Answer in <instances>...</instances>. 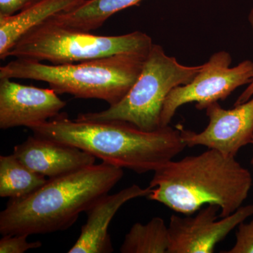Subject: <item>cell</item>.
Instances as JSON below:
<instances>
[{"label":"cell","mask_w":253,"mask_h":253,"mask_svg":"<svg viewBox=\"0 0 253 253\" xmlns=\"http://www.w3.org/2000/svg\"><path fill=\"white\" fill-rule=\"evenodd\" d=\"M29 129L35 135L79 148L138 174L155 172L186 147L181 129L169 126L148 131L122 121L71 120L65 113Z\"/></svg>","instance_id":"1"},{"label":"cell","mask_w":253,"mask_h":253,"mask_svg":"<svg viewBox=\"0 0 253 253\" xmlns=\"http://www.w3.org/2000/svg\"><path fill=\"white\" fill-rule=\"evenodd\" d=\"M66 106L51 89L25 85L0 78V128L30 126L59 116Z\"/></svg>","instance_id":"10"},{"label":"cell","mask_w":253,"mask_h":253,"mask_svg":"<svg viewBox=\"0 0 253 253\" xmlns=\"http://www.w3.org/2000/svg\"><path fill=\"white\" fill-rule=\"evenodd\" d=\"M147 55L116 54L60 65L16 59L0 67V78L45 82L58 94L103 100L113 106L122 100L134 84Z\"/></svg>","instance_id":"4"},{"label":"cell","mask_w":253,"mask_h":253,"mask_svg":"<svg viewBox=\"0 0 253 253\" xmlns=\"http://www.w3.org/2000/svg\"><path fill=\"white\" fill-rule=\"evenodd\" d=\"M249 21L250 22V24H251V28H252L253 33V8L252 10H251V12H250L249 16ZM253 96V81L251 82V83H250L249 85L248 86V87L245 89L244 92L242 93L240 96L239 98H238L237 100H236L235 104L234 106H237V105L244 104V103L246 102V101H249L251 98H252Z\"/></svg>","instance_id":"20"},{"label":"cell","mask_w":253,"mask_h":253,"mask_svg":"<svg viewBox=\"0 0 253 253\" xmlns=\"http://www.w3.org/2000/svg\"><path fill=\"white\" fill-rule=\"evenodd\" d=\"M252 184L251 172L236 157L208 149L172 160L155 171L147 197L186 215L216 205L220 208L219 217H225L242 206Z\"/></svg>","instance_id":"3"},{"label":"cell","mask_w":253,"mask_h":253,"mask_svg":"<svg viewBox=\"0 0 253 253\" xmlns=\"http://www.w3.org/2000/svg\"><path fill=\"white\" fill-rule=\"evenodd\" d=\"M227 253H253V219L241 223L236 233V243Z\"/></svg>","instance_id":"18"},{"label":"cell","mask_w":253,"mask_h":253,"mask_svg":"<svg viewBox=\"0 0 253 253\" xmlns=\"http://www.w3.org/2000/svg\"><path fill=\"white\" fill-rule=\"evenodd\" d=\"M201 66H184L165 53L163 46L153 44L140 75L122 100L100 112L81 113L80 121L130 123L142 130H157L168 95L174 88L191 83Z\"/></svg>","instance_id":"6"},{"label":"cell","mask_w":253,"mask_h":253,"mask_svg":"<svg viewBox=\"0 0 253 253\" xmlns=\"http://www.w3.org/2000/svg\"><path fill=\"white\" fill-rule=\"evenodd\" d=\"M123 169L102 162L49 178L31 194L9 199L0 213L2 235L65 231L122 179Z\"/></svg>","instance_id":"2"},{"label":"cell","mask_w":253,"mask_h":253,"mask_svg":"<svg viewBox=\"0 0 253 253\" xmlns=\"http://www.w3.org/2000/svg\"><path fill=\"white\" fill-rule=\"evenodd\" d=\"M45 176L32 170L14 154L0 156V196L20 199L46 182Z\"/></svg>","instance_id":"15"},{"label":"cell","mask_w":253,"mask_h":253,"mask_svg":"<svg viewBox=\"0 0 253 253\" xmlns=\"http://www.w3.org/2000/svg\"><path fill=\"white\" fill-rule=\"evenodd\" d=\"M251 164L253 165V158H252V160H251Z\"/></svg>","instance_id":"21"},{"label":"cell","mask_w":253,"mask_h":253,"mask_svg":"<svg viewBox=\"0 0 253 253\" xmlns=\"http://www.w3.org/2000/svg\"><path fill=\"white\" fill-rule=\"evenodd\" d=\"M84 0H41L6 18H0V59L9 57L11 48L33 28L55 15L76 9Z\"/></svg>","instance_id":"13"},{"label":"cell","mask_w":253,"mask_h":253,"mask_svg":"<svg viewBox=\"0 0 253 253\" xmlns=\"http://www.w3.org/2000/svg\"><path fill=\"white\" fill-rule=\"evenodd\" d=\"M13 154L32 170L49 179L92 166L96 160L79 148L35 134L16 145Z\"/></svg>","instance_id":"11"},{"label":"cell","mask_w":253,"mask_h":253,"mask_svg":"<svg viewBox=\"0 0 253 253\" xmlns=\"http://www.w3.org/2000/svg\"><path fill=\"white\" fill-rule=\"evenodd\" d=\"M151 189L133 184L116 194L105 195L87 211L86 223L68 253H111L113 252L109 232L110 223L120 208L128 201L149 196Z\"/></svg>","instance_id":"12"},{"label":"cell","mask_w":253,"mask_h":253,"mask_svg":"<svg viewBox=\"0 0 253 253\" xmlns=\"http://www.w3.org/2000/svg\"><path fill=\"white\" fill-rule=\"evenodd\" d=\"M27 235H3L0 240V253H23L29 250L39 249L42 244L40 241L28 242Z\"/></svg>","instance_id":"17"},{"label":"cell","mask_w":253,"mask_h":253,"mask_svg":"<svg viewBox=\"0 0 253 253\" xmlns=\"http://www.w3.org/2000/svg\"><path fill=\"white\" fill-rule=\"evenodd\" d=\"M142 0H84L76 9L55 15L56 22L78 31H94L113 14L131 6L139 5Z\"/></svg>","instance_id":"14"},{"label":"cell","mask_w":253,"mask_h":253,"mask_svg":"<svg viewBox=\"0 0 253 253\" xmlns=\"http://www.w3.org/2000/svg\"><path fill=\"white\" fill-rule=\"evenodd\" d=\"M208 126L201 132L181 129L186 146H204L217 150L227 156L236 157L246 145L251 144L253 136V96L249 101L224 109L218 102L207 106Z\"/></svg>","instance_id":"9"},{"label":"cell","mask_w":253,"mask_h":253,"mask_svg":"<svg viewBox=\"0 0 253 253\" xmlns=\"http://www.w3.org/2000/svg\"><path fill=\"white\" fill-rule=\"evenodd\" d=\"M251 144H253V136L252 141H251Z\"/></svg>","instance_id":"22"},{"label":"cell","mask_w":253,"mask_h":253,"mask_svg":"<svg viewBox=\"0 0 253 253\" xmlns=\"http://www.w3.org/2000/svg\"><path fill=\"white\" fill-rule=\"evenodd\" d=\"M231 56L226 51L213 54L191 83L174 88L165 101L161 113V127L169 126L176 111L183 105L196 103L205 110L212 103L226 99L236 89L253 80V62L244 61L230 67Z\"/></svg>","instance_id":"7"},{"label":"cell","mask_w":253,"mask_h":253,"mask_svg":"<svg viewBox=\"0 0 253 253\" xmlns=\"http://www.w3.org/2000/svg\"><path fill=\"white\" fill-rule=\"evenodd\" d=\"M169 229L164 219L152 218L146 224L136 222L126 234L120 251L122 253H168Z\"/></svg>","instance_id":"16"},{"label":"cell","mask_w":253,"mask_h":253,"mask_svg":"<svg viewBox=\"0 0 253 253\" xmlns=\"http://www.w3.org/2000/svg\"><path fill=\"white\" fill-rule=\"evenodd\" d=\"M153 44L151 37L142 32L97 36L66 27L51 17L21 37L8 56L68 64L116 54H148Z\"/></svg>","instance_id":"5"},{"label":"cell","mask_w":253,"mask_h":253,"mask_svg":"<svg viewBox=\"0 0 253 253\" xmlns=\"http://www.w3.org/2000/svg\"><path fill=\"white\" fill-rule=\"evenodd\" d=\"M220 208L207 205L194 216L169 219V245L168 253H212L215 246L241 223L253 215V204L241 206L235 212L218 219Z\"/></svg>","instance_id":"8"},{"label":"cell","mask_w":253,"mask_h":253,"mask_svg":"<svg viewBox=\"0 0 253 253\" xmlns=\"http://www.w3.org/2000/svg\"><path fill=\"white\" fill-rule=\"evenodd\" d=\"M41 0H0V18L9 17Z\"/></svg>","instance_id":"19"}]
</instances>
